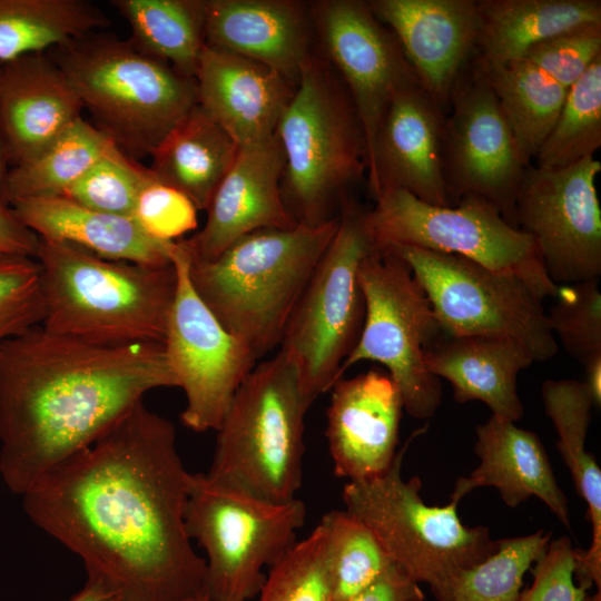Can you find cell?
Listing matches in <instances>:
<instances>
[{"label": "cell", "mask_w": 601, "mask_h": 601, "mask_svg": "<svg viewBox=\"0 0 601 601\" xmlns=\"http://www.w3.org/2000/svg\"><path fill=\"white\" fill-rule=\"evenodd\" d=\"M205 45L276 70L297 87L316 52L311 3L294 0H204Z\"/></svg>", "instance_id": "obj_22"}, {"label": "cell", "mask_w": 601, "mask_h": 601, "mask_svg": "<svg viewBox=\"0 0 601 601\" xmlns=\"http://www.w3.org/2000/svg\"><path fill=\"white\" fill-rule=\"evenodd\" d=\"M475 57L520 60L536 43L574 28L601 24L600 0H476Z\"/></svg>", "instance_id": "obj_29"}, {"label": "cell", "mask_w": 601, "mask_h": 601, "mask_svg": "<svg viewBox=\"0 0 601 601\" xmlns=\"http://www.w3.org/2000/svg\"><path fill=\"white\" fill-rule=\"evenodd\" d=\"M584 373L585 378L584 383L588 386L592 400L593 405L598 408H600L601 405V358L594 359L585 365Z\"/></svg>", "instance_id": "obj_48"}, {"label": "cell", "mask_w": 601, "mask_h": 601, "mask_svg": "<svg viewBox=\"0 0 601 601\" xmlns=\"http://www.w3.org/2000/svg\"><path fill=\"white\" fill-rule=\"evenodd\" d=\"M48 53L91 124L134 159L149 156L197 105L194 78L139 51L128 39L95 31Z\"/></svg>", "instance_id": "obj_5"}, {"label": "cell", "mask_w": 601, "mask_h": 601, "mask_svg": "<svg viewBox=\"0 0 601 601\" xmlns=\"http://www.w3.org/2000/svg\"><path fill=\"white\" fill-rule=\"evenodd\" d=\"M329 538V568L334 601L354 597L393 564L373 532L346 510L321 520Z\"/></svg>", "instance_id": "obj_37"}, {"label": "cell", "mask_w": 601, "mask_h": 601, "mask_svg": "<svg viewBox=\"0 0 601 601\" xmlns=\"http://www.w3.org/2000/svg\"><path fill=\"white\" fill-rule=\"evenodd\" d=\"M420 584L395 564L346 601H424Z\"/></svg>", "instance_id": "obj_45"}, {"label": "cell", "mask_w": 601, "mask_h": 601, "mask_svg": "<svg viewBox=\"0 0 601 601\" xmlns=\"http://www.w3.org/2000/svg\"><path fill=\"white\" fill-rule=\"evenodd\" d=\"M306 403L297 366L280 351L256 364L217 427L206 474L274 502L297 497L303 483Z\"/></svg>", "instance_id": "obj_7"}, {"label": "cell", "mask_w": 601, "mask_h": 601, "mask_svg": "<svg viewBox=\"0 0 601 601\" xmlns=\"http://www.w3.org/2000/svg\"><path fill=\"white\" fill-rule=\"evenodd\" d=\"M546 313L553 334L582 365L601 358V292L599 278L559 286Z\"/></svg>", "instance_id": "obj_40"}, {"label": "cell", "mask_w": 601, "mask_h": 601, "mask_svg": "<svg viewBox=\"0 0 601 601\" xmlns=\"http://www.w3.org/2000/svg\"><path fill=\"white\" fill-rule=\"evenodd\" d=\"M149 167L114 147L60 196L93 210L131 217Z\"/></svg>", "instance_id": "obj_39"}, {"label": "cell", "mask_w": 601, "mask_h": 601, "mask_svg": "<svg viewBox=\"0 0 601 601\" xmlns=\"http://www.w3.org/2000/svg\"><path fill=\"white\" fill-rule=\"evenodd\" d=\"M526 167L473 58L454 85L445 116L444 173L451 200L455 205L467 195L482 197L516 227L515 197Z\"/></svg>", "instance_id": "obj_16"}, {"label": "cell", "mask_w": 601, "mask_h": 601, "mask_svg": "<svg viewBox=\"0 0 601 601\" xmlns=\"http://www.w3.org/2000/svg\"><path fill=\"white\" fill-rule=\"evenodd\" d=\"M575 549L568 536L550 541L532 570V584L516 601H582L590 585L574 583Z\"/></svg>", "instance_id": "obj_44"}, {"label": "cell", "mask_w": 601, "mask_h": 601, "mask_svg": "<svg viewBox=\"0 0 601 601\" xmlns=\"http://www.w3.org/2000/svg\"><path fill=\"white\" fill-rule=\"evenodd\" d=\"M81 110L76 90L48 52L0 65V122L10 168L39 154Z\"/></svg>", "instance_id": "obj_24"}, {"label": "cell", "mask_w": 601, "mask_h": 601, "mask_svg": "<svg viewBox=\"0 0 601 601\" xmlns=\"http://www.w3.org/2000/svg\"><path fill=\"white\" fill-rule=\"evenodd\" d=\"M268 569L258 601H334L329 538L322 521Z\"/></svg>", "instance_id": "obj_38"}, {"label": "cell", "mask_w": 601, "mask_h": 601, "mask_svg": "<svg viewBox=\"0 0 601 601\" xmlns=\"http://www.w3.org/2000/svg\"><path fill=\"white\" fill-rule=\"evenodd\" d=\"M9 205L40 238L66 242L111 260L156 267L173 264L176 242L149 236L132 217L93 210L62 196L18 199Z\"/></svg>", "instance_id": "obj_27"}, {"label": "cell", "mask_w": 601, "mask_h": 601, "mask_svg": "<svg viewBox=\"0 0 601 601\" xmlns=\"http://www.w3.org/2000/svg\"><path fill=\"white\" fill-rule=\"evenodd\" d=\"M425 430L411 435L384 473L347 481L342 499L345 510L373 532L393 564L416 583L427 584L440 601L462 571L495 550L497 540L486 526L463 524L454 501L442 506L425 504L418 476L403 479L404 454Z\"/></svg>", "instance_id": "obj_8"}, {"label": "cell", "mask_w": 601, "mask_h": 601, "mask_svg": "<svg viewBox=\"0 0 601 601\" xmlns=\"http://www.w3.org/2000/svg\"><path fill=\"white\" fill-rule=\"evenodd\" d=\"M387 248L411 268L443 333L511 338L528 348L535 362L556 354L543 298L521 278L453 254Z\"/></svg>", "instance_id": "obj_13"}, {"label": "cell", "mask_w": 601, "mask_h": 601, "mask_svg": "<svg viewBox=\"0 0 601 601\" xmlns=\"http://www.w3.org/2000/svg\"><path fill=\"white\" fill-rule=\"evenodd\" d=\"M36 259L47 331L100 345L164 344L177 288L174 264L111 260L40 237Z\"/></svg>", "instance_id": "obj_3"}, {"label": "cell", "mask_w": 601, "mask_h": 601, "mask_svg": "<svg viewBox=\"0 0 601 601\" xmlns=\"http://www.w3.org/2000/svg\"><path fill=\"white\" fill-rule=\"evenodd\" d=\"M10 169L2 137L1 122H0V198L2 199L6 179ZM3 200V199H2Z\"/></svg>", "instance_id": "obj_49"}, {"label": "cell", "mask_w": 601, "mask_h": 601, "mask_svg": "<svg viewBox=\"0 0 601 601\" xmlns=\"http://www.w3.org/2000/svg\"><path fill=\"white\" fill-rule=\"evenodd\" d=\"M474 61L492 88L525 165H531L551 131L568 89L524 60Z\"/></svg>", "instance_id": "obj_31"}, {"label": "cell", "mask_w": 601, "mask_h": 601, "mask_svg": "<svg viewBox=\"0 0 601 601\" xmlns=\"http://www.w3.org/2000/svg\"><path fill=\"white\" fill-rule=\"evenodd\" d=\"M366 209L348 197L338 227L315 266L286 326L280 351L295 362L308 406L339 380L342 364L359 338L365 299L358 268L376 248Z\"/></svg>", "instance_id": "obj_10"}, {"label": "cell", "mask_w": 601, "mask_h": 601, "mask_svg": "<svg viewBox=\"0 0 601 601\" xmlns=\"http://www.w3.org/2000/svg\"><path fill=\"white\" fill-rule=\"evenodd\" d=\"M445 116L420 81L396 91L367 156L374 198L400 189L427 204L453 206L444 173Z\"/></svg>", "instance_id": "obj_18"}, {"label": "cell", "mask_w": 601, "mask_h": 601, "mask_svg": "<svg viewBox=\"0 0 601 601\" xmlns=\"http://www.w3.org/2000/svg\"><path fill=\"white\" fill-rule=\"evenodd\" d=\"M191 476L174 424L140 402L43 474L22 506L117 601H187L208 594L206 562L185 524Z\"/></svg>", "instance_id": "obj_1"}, {"label": "cell", "mask_w": 601, "mask_h": 601, "mask_svg": "<svg viewBox=\"0 0 601 601\" xmlns=\"http://www.w3.org/2000/svg\"><path fill=\"white\" fill-rule=\"evenodd\" d=\"M39 237L0 198V252L36 258Z\"/></svg>", "instance_id": "obj_46"}, {"label": "cell", "mask_w": 601, "mask_h": 601, "mask_svg": "<svg viewBox=\"0 0 601 601\" xmlns=\"http://www.w3.org/2000/svg\"><path fill=\"white\" fill-rule=\"evenodd\" d=\"M171 262L177 288L164 347L186 396L180 421L198 433L216 431L258 358L219 323L195 292L188 273L189 254L181 239L176 242Z\"/></svg>", "instance_id": "obj_14"}, {"label": "cell", "mask_w": 601, "mask_h": 601, "mask_svg": "<svg viewBox=\"0 0 601 601\" xmlns=\"http://www.w3.org/2000/svg\"><path fill=\"white\" fill-rule=\"evenodd\" d=\"M544 412L556 434V447L568 466L578 493L589 510L592 541L587 551L575 549V572L580 582L601 590V470L585 449L587 434L594 406L583 381L549 380L542 384Z\"/></svg>", "instance_id": "obj_28"}, {"label": "cell", "mask_w": 601, "mask_h": 601, "mask_svg": "<svg viewBox=\"0 0 601 601\" xmlns=\"http://www.w3.org/2000/svg\"><path fill=\"white\" fill-rule=\"evenodd\" d=\"M422 87L446 114L451 92L475 56L476 0H371Z\"/></svg>", "instance_id": "obj_20"}, {"label": "cell", "mask_w": 601, "mask_h": 601, "mask_svg": "<svg viewBox=\"0 0 601 601\" xmlns=\"http://www.w3.org/2000/svg\"><path fill=\"white\" fill-rule=\"evenodd\" d=\"M358 283L365 299L363 328L347 368L363 361L384 365L414 418L428 420L442 400L440 378L426 367V347L443 331L408 265L388 248H375L361 262Z\"/></svg>", "instance_id": "obj_12"}, {"label": "cell", "mask_w": 601, "mask_h": 601, "mask_svg": "<svg viewBox=\"0 0 601 601\" xmlns=\"http://www.w3.org/2000/svg\"><path fill=\"white\" fill-rule=\"evenodd\" d=\"M46 316L42 268L33 257L0 252V344L41 325Z\"/></svg>", "instance_id": "obj_41"}, {"label": "cell", "mask_w": 601, "mask_h": 601, "mask_svg": "<svg viewBox=\"0 0 601 601\" xmlns=\"http://www.w3.org/2000/svg\"><path fill=\"white\" fill-rule=\"evenodd\" d=\"M239 146L198 104L151 150L149 169L159 181L207 209Z\"/></svg>", "instance_id": "obj_30"}, {"label": "cell", "mask_w": 601, "mask_h": 601, "mask_svg": "<svg viewBox=\"0 0 601 601\" xmlns=\"http://www.w3.org/2000/svg\"><path fill=\"white\" fill-rule=\"evenodd\" d=\"M474 451L480 463L470 475L456 480L450 501L459 503L471 491L484 486L495 487L510 508L535 496L570 530L566 495L536 433L491 415L476 427Z\"/></svg>", "instance_id": "obj_25"}, {"label": "cell", "mask_w": 601, "mask_h": 601, "mask_svg": "<svg viewBox=\"0 0 601 601\" xmlns=\"http://www.w3.org/2000/svg\"><path fill=\"white\" fill-rule=\"evenodd\" d=\"M110 26L86 0H0V65Z\"/></svg>", "instance_id": "obj_32"}, {"label": "cell", "mask_w": 601, "mask_h": 601, "mask_svg": "<svg viewBox=\"0 0 601 601\" xmlns=\"http://www.w3.org/2000/svg\"><path fill=\"white\" fill-rule=\"evenodd\" d=\"M187 601H211L207 593L189 599Z\"/></svg>", "instance_id": "obj_51"}, {"label": "cell", "mask_w": 601, "mask_h": 601, "mask_svg": "<svg viewBox=\"0 0 601 601\" xmlns=\"http://www.w3.org/2000/svg\"><path fill=\"white\" fill-rule=\"evenodd\" d=\"M178 387L164 344L100 345L35 326L0 344V476L24 494L142 402Z\"/></svg>", "instance_id": "obj_2"}, {"label": "cell", "mask_w": 601, "mask_h": 601, "mask_svg": "<svg viewBox=\"0 0 601 601\" xmlns=\"http://www.w3.org/2000/svg\"><path fill=\"white\" fill-rule=\"evenodd\" d=\"M424 361L434 376L451 384L456 402H482L492 416L514 423L523 416L516 380L535 359L516 341L442 333L426 347Z\"/></svg>", "instance_id": "obj_26"}, {"label": "cell", "mask_w": 601, "mask_h": 601, "mask_svg": "<svg viewBox=\"0 0 601 601\" xmlns=\"http://www.w3.org/2000/svg\"><path fill=\"white\" fill-rule=\"evenodd\" d=\"M326 440L336 476L365 480L384 473L396 456L402 396L388 374L371 370L331 387Z\"/></svg>", "instance_id": "obj_21"}, {"label": "cell", "mask_w": 601, "mask_h": 601, "mask_svg": "<svg viewBox=\"0 0 601 601\" xmlns=\"http://www.w3.org/2000/svg\"><path fill=\"white\" fill-rule=\"evenodd\" d=\"M551 533L497 540L495 550L480 563L462 571L440 601H516L525 572L544 553Z\"/></svg>", "instance_id": "obj_36"}, {"label": "cell", "mask_w": 601, "mask_h": 601, "mask_svg": "<svg viewBox=\"0 0 601 601\" xmlns=\"http://www.w3.org/2000/svg\"><path fill=\"white\" fill-rule=\"evenodd\" d=\"M284 162L276 134L265 141L239 146L206 209L204 227L181 238L190 260H213L234 242L259 229L297 226L282 196Z\"/></svg>", "instance_id": "obj_19"}, {"label": "cell", "mask_w": 601, "mask_h": 601, "mask_svg": "<svg viewBox=\"0 0 601 601\" xmlns=\"http://www.w3.org/2000/svg\"><path fill=\"white\" fill-rule=\"evenodd\" d=\"M601 147V57L566 92L560 114L535 156V167L561 169L594 158Z\"/></svg>", "instance_id": "obj_35"}, {"label": "cell", "mask_w": 601, "mask_h": 601, "mask_svg": "<svg viewBox=\"0 0 601 601\" xmlns=\"http://www.w3.org/2000/svg\"><path fill=\"white\" fill-rule=\"evenodd\" d=\"M306 508L298 497L263 499L240 487L193 473L185 509L186 531L206 552L211 601H249L269 568L297 542Z\"/></svg>", "instance_id": "obj_9"}, {"label": "cell", "mask_w": 601, "mask_h": 601, "mask_svg": "<svg viewBox=\"0 0 601 601\" xmlns=\"http://www.w3.org/2000/svg\"><path fill=\"white\" fill-rule=\"evenodd\" d=\"M68 601H117V597L102 581L87 577L85 585Z\"/></svg>", "instance_id": "obj_47"}, {"label": "cell", "mask_w": 601, "mask_h": 601, "mask_svg": "<svg viewBox=\"0 0 601 601\" xmlns=\"http://www.w3.org/2000/svg\"><path fill=\"white\" fill-rule=\"evenodd\" d=\"M601 161L561 169L525 168L514 224L535 243L549 277L572 284L601 275V207L595 180Z\"/></svg>", "instance_id": "obj_15"}, {"label": "cell", "mask_w": 601, "mask_h": 601, "mask_svg": "<svg viewBox=\"0 0 601 601\" xmlns=\"http://www.w3.org/2000/svg\"><path fill=\"white\" fill-rule=\"evenodd\" d=\"M115 146L80 117L39 154L9 169L2 199L60 196Z\"/></svg>", "instance_id": "obj_34"}, {"label": "cell", "mask_w": 601, "mask_h": 601, "mask_svg": "<svg viewBox=\"0 0 601 601\" xmlns=\"http://www.w3.org/2000/svg\"><path fill=\"white\" fill-rule=\"evenodd\" d=\"M582 601H601V591L592 595L587 594Z\"/></svg>", "instance_id": "obj_50"}, {"label": "cell", "mask_w": 601, "mask_h": 601, "mask_svg": "<svg viewBox=\"0 0 601 601\" xmlns=\"http://www.w3.org/2000/svg\"><path fill=\"white\" fill-rule=\"evenodd\" d=\"M276 135L282 196L294 221L315 227L336 218L366 174V145L351 97L321 52L303 69Z\"/></svg>", "instance_id": "obj_6"}, {"label": "cell", "mask_w": 601, "mask_h": 601, "mask_svg": "<svg viewBox=\"0 0 601 601\" xmlns=\"http://www.w3.org/2000/svg\"><path fill=\"white\" fill-rule=\"evenodd\" d=\"M195 81L198 106L238 146L272 138L296 89L266 65L206 45Z\"/></svg>", "instance_id": "obj_23"}, {"label": "cell", "mask_w": 601, "mask_h": 601, "mask_svg": "<svg viewBox=\"0 0 601 601\" xmlns=\"http://www.w3.org/2000/svg\"><path fill=\"white\" fill-rule=\"evenodd\" d=\"M139 51L194 78L205 46L204 0H112Z\"/></svg>", "instance_id": "obj_33"}, {"label": "cell", "mask_w": 601, "mask_h": 601, "mask_svg": "<svg viewBox=\"0 0 601 601\" xmlns=\"http://www.w3.org/2000/svg\"><path fill=\"white\" fill-rule=\"evenodd\" d=\"M319 52L343 81L358 116L367 156L393 96L418 81L392 31L366 1L311 3Z\"/></svg>", "instance_id": "obj_17"}, {"label": "cell", "mask_w": 601, "mask_h": 601, "mask_svg": "<svg viewBox=\"0 0 601 601\" xmlns=\"http://www.w3.org/2000/svg\"><path fill=\"white\" fill-rule=\"evenodd\" d=\"M600 57L601 24H589L536 43L520 60L569 89Z\"/></svg>", "instance_id": "obj_42"}, {"label": "cell", "mask_w": 601, "mask_h": 601, "mask_svg": "<svg viewBox=\"0 0 601 601\" xmlns=\"http://www.w3.org/2000/svg\"><path fill=\"white\" fill-rule=\"evenodd\" d=\"M337 227L338 216L315 227L253 231L213 260H190L191 285L219 323L259 359L280 346L292 313Z\"/></svg>", "instance_id": "obj_4"}, {"label": "cell", "mask_w": 601, "mask_h": 601, "mask_svg": "<svg viewBox=\"0 0 601 601\" xmlns=\"http://www.w3.org/2000/svg\"><path fill=\"white\" fill-rule=\"evenodd\" d=\"M197 211L185 194L154 177L140 190L131 217L149 236L177 242L197 228Z\"/></svg>", "instance_id": "obj_43"}, {"label": "cell", "mask_w": 601, "mask_h": 601, "mask_svg": "<svg viewBox=\"0 0 601 601\" xmlns=\"http://www.w3.org/2000/svg\"><path fill=\"white\" fill-rule=\"evenodd\" d=\"M374 199L366 224L377 248L411 246L462 256L521 278L543 299L556 296L559 285L549 277L532 237L484 198L467 195L453 206H436L385 189Z\"/></svg>", "instance_id": "obj_11"}]
</instances>
